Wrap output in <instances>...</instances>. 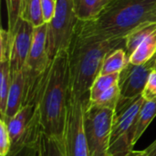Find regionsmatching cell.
I'll use <instances>...</instances> for the list:
<instances>
[{
  "instance_id": "obj_1",
  "label": "cell",
  "mask_w": 156,
  "mask_h": 156,
  "mask_svg": "<svg viewBox=\"0 0 156 156\" xmlns=\"http://www.w3.org/2000/svg\"><path fill=\"white\" fill-rule=\"evenodd\" d=\"M148 21H156V0H112L95 18L79 20L74 33L88 41L124 39Z\"/></svg>"
},
{
  "instance_id": "obj_2",
  "label": "cell",
  "mask_w": 156,
  "mask_h": 156,
  "mask_svg": "<svg viewBox=\"0 0 156 156\" xmlns=\"http://www.w3.org/2000/svg\"><path fill=\"white\" fill-rule=\"evenodd\" d=\"M69 95V56L60 50L51 60L40 84L35 106L42 133L64 141Z\"/></svg>"
},
{
  "instance_id": "obj_3",
  "label": "cell",
  "mask_w": 156,
  "mask_h": 156,
  "mask_svg": "<svg viewBox=\"0 0 156 156\" xmlns=\"http://www.w3.org/2000/svg\"><path fill=\"white\" fill-rule=\"evenodd\" d=\"M118 48H124V39L88 41L74 33L69 56V95L90 99V88L101 74L106 56Z\"/></svg>"
},
{
  "instance_id": "obj_4",
  "label": "cell",
  "mask_w": 156,
  "mask_h": 156,
  "mask_svg": "<svg viewBox=\"0 0 156 156\" xmlns=\"http://www.w3.org/2000/svg\"><path fill=\"white\" fill-rule=\"evenodd\" d=\"M144 100L142 94L133 100L119 101L112 123L109 155L126 156L133 150L132 145L133 127Z\"/></svg>"
},
{
  "instance_id": "obj_5",
  "label": "cell",
  "mask_w": 156,
  "mask_h": 156,
  "mask_svg": "<svg viewBox=\"0 0 156 156\" xmlns=\"http://www.w3.org/2000/svg\"><path fill=\"white\" fill-rule=\"evenodd\" d=\"M115 110L88 102L84 113V128L90 156H110L109 146Z\"/></svg>"
},
{
  "instance_id": "obj_6",
  "label": "cell",
  "mask_w": 156,
  "mask_h": 156,
  "mask_svg": "<svg viewBox=\"0 0 156 156\" xmlns=\"http://www.w3.org/2000/svg\"><path fill=\"white\" fill-rule=\"evenodd\" d=\"M78 21L74 0H56L54 16L48 23L47 51L50 60L60 50L69 48Z\"/></svg>"
},
{
  "instance_id": "obj_7",
  "label": "cell",
  "mask_w": 156,
  "mask_h": 156,
  "mask_svg": "<svg viewBox=\"0 0 156 156\" xmlns=\"http://www.w3.org/2000/svg\"><path fill=\"white\" fill-rule=\"evenodd\" d=\"M90 99L69 95L64 143L68 156H90L84 128V113Z\"/></svg>"
},
{
  "instance_id": "obj_8",
  "label": "cell",
  "mask_w": 156,
  "mask_h": 156,
  "mask_svg": "<svg viewBox=\"0 0 156 156\" xmlns=\"http://www.w3.org/2000/svg\"><path fill=\"white\" fill-rule=\"evenodd\" d=\"M154 69H155L154 58L141 65H133L129 62L120 72L118 82L120 88L119 101L133 100L142 95Z\"/></svg>"
},
{
  "instance_id": "obj_9",
  "label": "cell",
  "mask_w": 156,
  "mask_h": 156,
  "mask_svg": "<svg viewBox=\"0 0 156 156\" xmlns=\"http://www.w3.org/2000/svg\"><path fill=\"white\" fill-rule=\"evenodd\" d=\"M33 33L34 27L20 17L13 33V42L9 59L11 74L24 69L31 48Z\"/></svg>"
},
{
  "instance_id": "obj_10",
  "label": "cell",
  "mask_w": 156,
  "mask_h": 156,
  "mask_svg": "<svg viewBox=\"0 0 156 156\" xmlns=\"http://www.w3.org/2000/svg\"><path fill=\"white\" fill-rule=\"evenodd\" d=\"M38 114L36 110L35 117L24 136L16 144L6 156H39V137L41 133Z\"/></svg>"
},
{
  "instance_id": "obj_11",
  "label": "cell",
  "mask_w": 156,
  "mask_h": 156,
  "mask_svg": "<svg viewBox=\"0 0 156 156\" xmlns=\"http://www.w3.org/2000/svg\"><path fill=\"white\" fill-rule=\"evenodd\" d=\"M36 114L35 105H24L9 120L5 121L12 144L17 143L27 133Z\"/></svg>"
},
{
  "instance_id": "obj_12",
  "label": "cell",
  "mask_w": 156,
  "mask_h": 156,
  "mask_svg": "<svg viewBox=\"0 0 156 156\" xmlns=\"http://www.w3.org/2000/svg\"><path fill=\"white\" fill-rule=\"evenodd\" d=\"M11 86L8 94L5 121L12 118L23 106L25 96V76L23 70L11 74Z\"/></svg>"
},
{
  "instance_id": "obj_13",
  "label": "cell",
  "mask_w": 156,
  "mask_h": 156,
  "mask_svg": "<svg viewBox=\"0 0 156 156\" xmlns=\"http://www.w3.org/2000/svg\"><path fill=\"white\" fill-rule=\"evenodd\" d=\"M156 117V99L144 100L134 122L132 132V145L134 147L148 126Z\"/></svg>"
},
{
  "instance_id": "obj_14",
  "label": "cell",
  "mask_w": 156,
  "mask_h": 156,
  "mask_svg": "<svg viewBox=\"0 0 156 156\" xmlns=\"http://www.w3.org/2000/svg\"><path fill=\"white\" fill-rule=\"evenodd\" d=\"M112 0H74V6L79 20H91Z\"/></svg>"
},
{
  "instance_id": "obj_15",
  "label": "cell",
  "mask_w": 156,
  "mask_h": 156,
  "mask_svg": "<svg viewBox=\"0 0 156 156\" xmlns=\"http://www.w3.org/2000/svg\"><path fill=\"white\" fill-rule=\"evenodd\" d=\"M156 54V29L148 36L129 56V62L133 65L144 64Z\"/></svg>"
},
{
  "instance_id": "obj_16",
  "label": "cell",
  "mask_w": 156,
  "mask_h": 156,
  "mask_svg": "<svg viewBox=\"0 0 156 156\" xmlns=\"http://www.w3.org/2000/svg\"><path fill=\"white\" fill-rule=\"evenodd\" d=\"M156 29V21L144 22L133 29L124 38V48L128 57L137 48V47Z\"/></svg>"
},
{
  "instance_id": "obj_17",
  "label": "cell",
  "mask_w": 156,
  "mask_h": 156,
  "mask_svg": "<svg viewBox=\"0 0 156 156\" xmlns=\"http://www.w3.org/2000/svg\"><path fill=\"white\" fill-rule=\"evenodd\" d=\"M129 63V57L124 48L111 51L105 58L100 75L120 73Z\"/></svg>"
},
{
  "instance_id": "obj_18",
  "label": "cell",
  "mask_w": 156,
  "mask_h": 156,
  "mask_svg": "<svg viewBox=\"0 0 156 156\" xmlns=\"http://www.w3.org/2000/svg\"><path fill=\"white\" fill-rule=\"evenodd\" d=\"M39 156H68L64 141L41 132L39 137Z\"/></svg>"
},
{
  "instance_id": "obj_19",
  "label": "cell",
  "mask_w": 156,
  "mask_h": 156,
  "mask_svg": "<svg viewBox=\"0 0 156 156\" xmlns=\"http://www.w3.org/2000/svg\"><path fill=\"white\" fill-rule=\"evenodd\" d=\"M11 80L9 61L0 62V119H5V116Z\"/></svg>"
},
{
  "instance_id": "obj_20",
  "label": "cell",
  "mask_w": 156,
  "mask_h": 156,
  "mask_svg": "<svg viewBox=\"0 0 156 156\" xmlns=\"http://www.w3.org/2000/svg\"><path fill=\"white\" fill-rule=\"evenodd\" d=\"M20 17L30 23L34 27L43 25L40 0H22Z\"/></svg>"
},
{
  "instance_id": "obj_21",
  "label": "cell",
  "mask_w": 156,
  "mask_h": 156,
  "mask_svg": "<svg viewBox=\"0 0 156 156\" xmlns=\"http://www.w3.org/2000/svg\"><path fill=\"white\" fill-rule=\"evenodd\" d=\"M120 73H112L107 75H99L93 82L90 90V101H94L98 99L104 91L109 90L111 87L118 84Z\"/></svg>"
},
{
  "instance_id": "obj_22",
  "label": "cell",
  "mask_w": 156,
  "mask_h": 156,
  "mask_svg": "<svg viewBox=\"0 0 156 156\" xmlns=\"http://www.w3.org/2000/svg\"><path fill=\"white\" fill-rule=\"evenodd\" d=\"M120 100V88L118 84L111 87L109 90L104 91L98 99L94 101H90V103L104 107V108H112L116 109V106Z\"/></svg>"
},
{
  "instance_id": "obj_23",
  "label": "cell",
  "mask_w": 156,
  "mask_h": 156,
  "mask_svg": "<svg viewBox=\"0 0 156 156\" xmlns=\"http://www.w3.org/2000/svg\"><path fill=\"white\" fill-rule=\"evenodd\" d=\"M5 3H6L7 16H8L7 30L11 35H13L17 21L20 18L22 0H5Z\"/></svg>"
},
{
  "instance_id": "obj_24",
  "label": "cell",
  "mask_w": 156,
  "mask_h": 156,
  "mask_svg": "<svg viewBox=\"0 0 156 156\" xmlns=\"http://www.w3.org/2000/svg\"><path fill=\"white\" fill-rule=\"evenodd\" d=\"M13 42V35L8 30H0V62H6L10 59V53Z\"/></svg>"
},
{
  "instance_id": "obj_25",
  "label": "cell",
  "mask_w": 156,
  "mask_h": 156,
  "mask_svg": "<svg viewBox=\"0 0 156 156\" xmlns=\"http://www.w3.org/2000/svg\"><path fill=\"white\" fill-rule=\"evenodd\" d=\"M12 148V141L8 132L7 123L0 119V156H6Z\"/></svg>"
},
{
  "instance_id": "obj_26",
  "label": "cell",
  "mask_w": 156,
  "mask_h": 156,
  "mask_svg": "<svg viewBox=\"0 0 156 156\" xmlns=\"http://www.w3.org/2000/svg\"><path fill=\"white\" fill-rule=\"evenodd\" d=\"M143 96L145 100L156 99V69H154L151 72L144 90Z\"/></svg>"
},
{
  "instance_id": "obj_27",
  "label": "cell",
  "mask_w": 156,
  "mask_h": 156,
  "mask_svg": "<svg viewBox=\"0 0 156 156\" xmlns=\"http://www.w3.org/2000/svg\"><path fill=\"white\" fill-rule=\"evenodd\" d=\"M41 11L45 23H49L55 14L56 0H40Z\"/></svg>"
},
{
  "instance_id": "obj_28",
  "label": "cell",
  "mask_w": 156,
  "mask_h": 156,
  "mask_svg": "<svg viewBox=\"0 0 156 156\" xmlns=\"http://www.w3.org/2000/svg\"><path fill=\"white\" fill-rule=\"evenodd\" d=\"M149 156H156V140L154 141L146 149H144Z\"/></svg>"
},
{
  "instance_id": "obj_29",
  "label": "cell",
  "mask_w": 156,
  "mask_h": 156,
  "mask_svg": "<svg viewBox=\"0 0 156 156\" xmlns=\"http://www.w3.org/2000/svg\"><path fill=\"white\" fill-rule=\"evenodd\" d=\"M126 156H149L148 154L146 153L145 150H143V151H134V150H132Z\"/></svg>"
},
{
  "instance_id": "obj_30",
  "label": "cell",
  "mask_w": 156,
  "mask_h": 156,
  "mask_svg": "<svg viewBox=\"0 0 156 156\" xmlns=\"http://www.w3.org/2000/svg\"><path fill=\"white\" fill-rule=\"evenodd\" d=\"M153 58H154V68H155V69H156V54H155V56H154Z\"/></svg>"
},
{
  "instance_id": "obj_31",
  "label": "cell",
  "mask_w": 156,
  "mask_h": 156,
  "mask_svg": "<svg viewBox=\"0 0 156 156\" xmlns=\"http://www.w3.org/2000/svg\"><path fill=\"white\" fill-rule=\"evenodd\" d=\"M110 156H111V155H110Z\"/></svg>"
}]
</instances>
